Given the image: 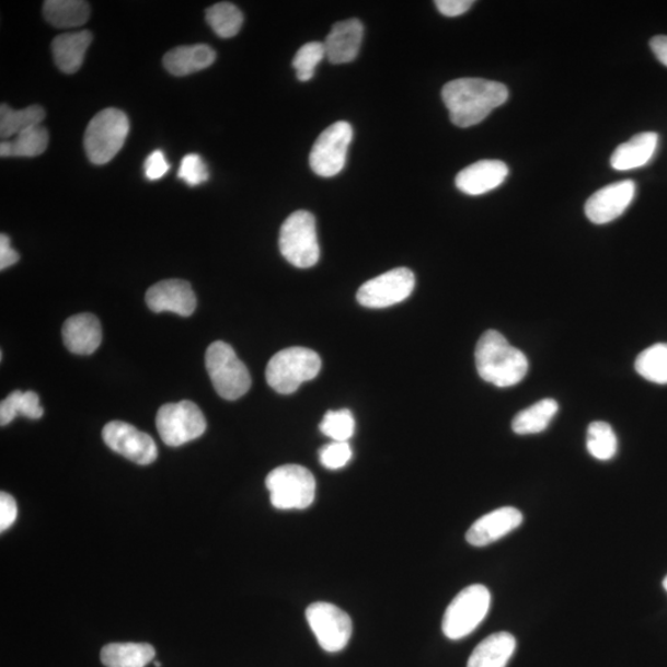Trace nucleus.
<instances>
[{
    "label": "nucleus",
    "mask_w": 667,
    "mask_h": 667,
    "mask_svg": "<svg viewBox=\"0 0 667 667\" xmlns=\"http://www.w3.org/2000/svg\"><path fill=\"white\" fill-rule=\"evenodd\" d=\"M442 101L450 120L459 128H470L485 120L493 110L508 101L504 83L483 79H459L444 85Z\"/></svg>",
    "instance_id": "nucleus-1"
},
{
    "label": "nucleus",
    "mask_w": 667,
    "mask_h": 667,
    "mask_svg": "<svg viewBox=\"0 0 667 667\" xmlns=\"http://www.w3.org/2000/svg\"><path fill=\"white\" fill-rule=\"evenodd\" d=\"M475 361L481 379L499 389L518 384L529 369L527 356L496 331H487L480 337Z\"/></svg>",
    "instance_id": "nucleus-2"
},
{
    "label": "nucleus",
    "mask_w": 667,
    "mask_h": 667,
    "mask_svg": "<svg viewBox=\"0 0 667 667\" xmlns=\"http://www.w3.org/2000/svg\"><path fill=\"white\" fill-rule=\"evenodd\" d=\"M322 369L319 355L307 347L278 352L266 367V380L277 393L292 394L304 382L315 379Z\"/></svg>",
    "instance_id": "nucleus-3"
},
{
    "label": "nucleus",
    "mask_w": 667,
    "mask_h": 667,
    "mask_svg": "<svg viewBox=\"0 0 667 667\" xmlns=\"http://www.w3.org/2000/svg\"><path fill=\"white\" fill-rule=\"evenodd\" d=\"M130 123L127 114L108 108L90 122L84 133L87 158L94 164H105L117 157L128 138Z\"/></svg>",
    "instance_id": "nucleus-4"
},
{
    "label": "nucleus",
    "mask_w": 667,
    "mask_h": 667,
    "mask_svg": "<svg viewBox=\"0 0 667 667\" xmlns=\"http://www.w3.org/2000/svg\"><path fill=\"white\" fill-rule=\"evenodd\" d=\"M206 367L212 387L221 399L237 401L249 392L251 376L248 367L229 344H210L206 353Z\"/></svg>",
    "instance_id": "nucleus-5"
},
{
    "label": "nucleus",
    "mask_w": 667,
    "mask_h": 667,
    "mask_svg": "<svg viewBox=\"0 0 667 667\" xmlns=\"http://www.w3.org/2000/svg\"><path fill=\"white\" fill-rule=\"evenodd\" d=\"M271 505L279 510L307 509L315 499L313 473L301 465H284L268 473Z\"/></svg>",
    "instance_id": "nucleus-6"
},
{
    "label": "nucleus",
    "mask_w": 667,
    "mask_h": 667,
    "mask_svg": "<svg viewBox=\"0 0 667 667\" xmlns=\"http://www.w3.org/2000/svg\"><path fill=\"white\" fill-rule=\"evenodd\" d=\"M279 250L288 263L298 268L317 265L321 248L312 212L298 210L285 220L279 231Z\"/></svg>",
    "instance_id": "nucleus-7"
},
{
    "label": "nucleus",
    "mask_w": 667,
    "mask_h": 667,
    "mask_svg": "<svg viewBox=\"0 0 667 667\" xmlns=\"http://www.w3.org/2000/svg\"><path fill=\"white\" fill-rule=\"evenodd\" d=\"M491 594L483 585H472L452 599L442 618V632L451 641L470 635L485 620Z\"/></svg>",
    "instance_id": "nucleus-8"
},
{
    "label": "nucleus",
    "mask_w": 667,
    "mask_h": 667,
    "mask_svg": "<svg viewBox=\"0 0 667 667\" xmlns=\"http://www.w3.org/2000/svg\"><path fill=\"white\" fill-rule=\"evenodd\" d=\"M157 428L162 441L177 448L206 433L205 414L196 403L181 401L162 405L157 415Z\"/></svg>",
    "instance_id": "nucleus-9"
},
{
    "label": "nucleus",
    "mask_w": 667,
    "mask_h": 667,
    "mask_svg": "<svg viewBox=\"0 0 667 667\" xmlns=\"http://www.w3.org/2000/svg\"><path fill=\"white\" fill-rule=\"evenodd\" d=\"M306 618L319 645L327 653L345 649L353 635L349 614L327 602H315L307 608Z\"/></svg>",
    "instance_id": "nucleus-10"
},
{
    "label": "nucleus",
    "mask_w": 667,
    "mask_h": 667,
    "mask_svg": "<svg viewBox=\"0 0 667 667\" xmlns=\"http://www.w3.org/2000/svg\"><path fill=\"white\" fill-rule=\"evenodd\" d=\"M353 137L352 125L346 122L334 123L319 135L309 157L315 175L329 179L343 171Z\"/></svg>",
    "instance_id": "nucleus-11"
},
{
    "label": "nucleus",
    "mask_w": 667,
    "mask_h": 667,
    "mask_svg": "<svg viewBox=\"0 0 667 667\" xmlns=\"http://www.w3.org/2000/svg\"><path fill=\"white\" fill-rule=\"evenodd\" d=\"M415 277L410 268L399 267L377 276L357 291V302L366 308L381 309L399 304L414 289Z\"/></svg>",
    "instance_id": "nucleus-12"
},
{
    "label": "nucleus",
    "mask_w": 667,
    "mask_h": 667,
    "mask_svg": "<svg viewBox=\"0 0 667 667\" xmlns=\"http://www.w3.org/2000/svg\"><path fill=\"white\" fill-rule=\"evenodd\" d=\"M102 437L106 447L138 465H150L158 459L157 442L129 423L110 422L103 428Z\"/></svg>",
    "instance_id": "nucleus-13"
},
{
    "label": "nucleus",
    "mask_w": 667,
    "mask_h": 667,
    "mask_svg": "<svg viewBox=\"0 0 667 667\" xmlns=\"http://www.w3.org/2000/svg\"><path fill=\"white\" fill-rule=\"evenodd\" d=\"M634 195L633 181L612 183L588 198L585 206L586 216L595 225H607L623 215L631 206Z\"/></svg>",
    "instance_id": "nucleus-14"
},
{
    "label": "nucleus",
    "mask_w": 667,
    "mask_h": 667,
    "mask_svg": "<svg viewBox=\"0 0 667 667\" xmlns=\"http://www.w3.org/2000/svg\"><path fill=\"white\" fill-rule=\"evenodd\" d=\"M147 304L154 313L171 312L189 317L196 311L197 298L191 285L183 279H164L149 288Z\"/></svg>",
    "instance_id": "nucleus-15"
},
{
    "label": "nucleus",
    "mask_w": 667,
    "mask_h": 667,
    "mask_svg": "<svg viewBox=\"0 0 667 667\" xmlns=\"http://www.w3.org/2000/svg\"><path fill=\"white\" fill-rule=\"evenodd\" d=\"M524 515L514 507H504L481 517L468 530V543L473 547H487L506 537L524 524Z\"/></svg>",
    "instance_id": "nucleus-16"
},
{
    "label": "nucleus",
    "mask_w": 667,
    "mask_h": 667,
    "mask_svg": "<svg viewBox=\"0 0 667 667\" xmlns=\"http://www.w3.org/2000/svg\"><path fill=\"white\" fill-rule=\"evenodd\" d=\"M508 173L509 170L505 162L482 160L460 171L456 185L465 195H485V193L499 187L506 181Z\"/></svg>",
    "instance_id": "nucleus-17"
},
{
    "label": "nucleus",
    "mask_w": 667,
    "mask_h": 667,
    "mask_svg": "<svg viewBox=\"0 0 667 667\" xmlns=\"http://www.w3.org/2000/svg\"><path fill=\"white\" fill-rule=\"evenodd\" d=\"M364 25L359 19L336 23L324 43L326 59L334 65L353 62L359 55Z\"/></svg>",
    "instance_id": "nucleus-18"
},
{
    "label": "nucleus",
    "mask_w": 667,
    "mask_h": 667,
    "mask_svg": "<svg viewBox=\"0 0 667 667\" xmlns=\"http://www.w3.org/2000/svg\"><path fill=\"white\" fill-rule=\"evenodd\" d=\"M62 337L67 349L77 355H91L102 343L100 319L91 313L76 314L65 322Z\"/></svg>",
    "instance_id": "nucleus-19"
},
{
    "label": "nucleus",
    "mask_w": 667,
    "mask_h": 667,
    "mask_svg": "<svg viewBox=\"0 0 667 667\" xmlns=\"http://www.w3.org/2000/svg\"><path fill=\"white\" fill-rule=\"evenodd\" d=\"M216 57V51L208 45L180 46L164 55L163 65L171 74L182 77L208 69Z\"/></svg>",
    "instance_id": "nucleus-20"
},
{
    "label": "nucleus",
    "mask_w": 667,
    "mask_h": 667,
    "mask_svg": "<svg viewBox=\"0 0 667 667\" xmlns=\"http://www.w3.org/2000/svg\"><path fill=\"white\" fill-rule=\"evenodd\" d=\"M92 38L89 31L66 33L54 38V60L61 72L72 74L81 69Z\"/></svg>",
    "instance_id": "nucleus-21"
},
{
    "label": "nucleus",
    "mask_w": 667,
    "mask_h": 667,
    "mask_svg": "<svg viewBox=\"0 0 667 667\" xmlns=\"http://www.w3.org/2000/svg\"><path fill=\"white\" fill-rule=\"evenodd\" d=\"M659 142L656 133L635 135L616 149L611 158L612 168L617 171H630L645 166L649 162Z\"/></svg>",
    "instance_id": "nucleus-22"
},
{
    "label": "nucleus",
    "mask_w": 667,
    "mask_h": 667,
    "mask_svg": "<svg viewBox=\"0 0 667 667\" xmlns=\"http://www.w3.org/2000/svg\"><path fill=\"white\" fill-rule=\"evenodd\" d=\"M516 646V637L510 633L492 634L472 652L468 667H506Z\"/></svg>",
    "instance_id": "nucleus-23"
},
{
    "label": "nucleus",
    "mask_w": 667,
    "mask_h": 667,
    "mask_svg": "<svg viewBox=\"0 0 667 667\" xmlns=\"http://www.w3.org/2000/svg\"><path fill=\"white\" fill-rule=\"evenodd\" d=\"M154 647L147 643H112L101 652L105 667H145L153 660Z\"/></svg>",
    "instance_id": "nucleus-24"
},
{
    "label": "nucleus",
    "mask_w": 667,
    "mask_h": 667,
    "mask_svg": "<svg viewBox=\"0 0 667 667\" xmlns=\"http://www.w3.org/2000/svg\"><path fill=\"white\" fill-rule=\"evenodd\" d=\"M90 4L82 0H47L44 3V16L57 28L81 26L89 21Z\"/></svg>",
    "instance_id": "nucleus-25"
},
{
    "label": "nucleus",
    "mask_w": 667,
    "mask_h": 667,
    "mask_svg": "<svg viewBox=\"0 0 667 667\" xmlns=\"http://www.w3.org/2000/svg\"><path fill=\"white\" fill-rule=\"evenodd\" d=\"M46 118L41 105H31L25 110L15 111L8 104L0 106V137L5 141L16 137L25 130L38 127Z\"/></svg>",
    "instance_id": "nucleus-26"
},
{
    "label": "nucleus",
    "mask_w": 667,
    "mask_h": 667,
    "mask_svg": "<svg viewBox=\"0 0 667 667\" xmlns=\"http://www.w3.org/2000/svg\"><path fill=\"white\" fill-rule=\"evenodd\" d=\"M559 411V404L554 400H541L530 407L520 411L514 422L511 429L518 435H530L544 432Z\"/></svg>",
    "instance_id": "nucleus-27"
},
{
    "label": "nucleus",
    "mask_w": 667,
    "mask_h": 667,
    "mask_svg": "<svg viewBox=\"0 0 667 667\" xmlns=\"http://www.w3.org/2000/svg\"><path fill=\"white\" fill-rule=\"evenodd\" d=\"M48 133L43 127L28 129L16 135L11 140L0 143V157L2 158H35L47 149Z\"/></svg>",
    "instance_id": "nucleus-28"
},
{
    "label": "nucleus",
    "mask_w": 667,
    "mask_h": 667,
    "mask_svg": "<svg viewBox=\"0 0 667 667\" xmlns=\"http://www.w3.org/2000/svg\"><path fill=\"white\" fill-rule=\"evenodd\" d=\"M18 415H23L28 419H41L44 415V410L41 405V399L33 391L22 392L14 391L0 403V424H11Z\"/></svg>",
    "instance_id": "nucleus-29"
},
{
    "label": "nucleus",
    "mask_w": 667,
    "mask_h": 667,
    "mask_svg": "<svg viewBox=\"0 0 667 667\" xmlns=\"http://www.w3.org/2000/svg\"><path fill=\"white\" fill-rule=\"evenodd\" d=\"M206 19L212 32L222 38L238 35L244 23V15L240 9L228 2L217 3L208 8Z\"/></svg>",
    "instance_id": "nucleus-30"
},
{
    "label": "nucleus",
    "mask_w": 667,
    "mask_h": 667,
    "mask_svg": "<svg viewBox=\"0 0 667 667\" xmlns=\"http://www.w3.org/2000/svg\"><path fill=\"white\" fill-rule=\"evenodd\" d=\"M635 370L647 381L667 384V344H655L642 352L636 357Z\"/></svg>",
    "instance_id": "nucleus-31"
},
{
    "label": "nucleus",
    "mask_w": 667,
    "mask_h": 667,
    "mask_svg": "<svg viewBox=\"0 0 667 667\" xmlns=\"http://www.w3.org/2000/svg\"><path fill=\"white\" fill-rule=\"evenodd\" d=\"M618 449L616 434L606 422H594L587 429V450L591 456L601 461L614 458Z\"/></svg>",
    "instance_id": "nucleus-32"
},
{
    "label": "nucleus",
    "mask_w": 667,
    "mask_h": 667,
    "mask_svg": "<svg viewBox=\"0 0 667 667\" xmlns=\"http://www.w3.org/2000/svg\"><path fill=\"white\" fill-rule=\"evenodd\" d=\"M319 428L333 441H349L355 433L354 415L349 410L329 411Z\"/></svg>",
    "instance_id": "nucleus-33"
},
{
    "label": "nucleus",
    "mask_w": 667,
    "mask_h": 667,
    "mask_svg": "<svg viewBox=\"0 0 667 667\" xmlns=\"http://www.w3.org/2000/svg\"><path fill=\"white\" fill-rule=\"evenodd\" d=\"M326 57L325 46L322 43H308L299 48L294 59L297 79L301 82L311 81L317 66Z\"/></svg>",
    "instance_id": "nucleus-34"
},
{
    "label": "nucleus",
    "mask_w": 667,
    "mask_h": 667,
    "mask_svg": "<svg viewBox=\"0 0 667 667\" xmlns=\"http://www.w3.org/2000/svg\"><path fill=\"white\" fill-rule=\"evenodd\" d=\"M353 459L349 441H332L319 450V460L327 470H341Z\"/></svg>",
    "instance_id": "nucleus-35"
},
{
    "label": "nucleus",
    "mask_w": 667,
    "mask_h": 667,
    "mask_svg": "<svg viewBox=\"0 0 667 667\" xmlns=\"http://www.w3.org/2000/svg\"><path fill=\"white\" fill-rule=\"evenodd\" d=\"M179 179L188 186L196 187L209 180V171L205 160L198 153H188L181 161Z\"/></svg>",
    "instance_id": "nucleus-36"
},
{
    "label": "nucleus",
    "mask_w": 667,
    "mask_h": 667,
    "mask_svg": "<svg viewBox=\"0 0 667 667\" xmlns=\"http://www.w3.org/2000/svg\"><path fill=\"white\" fill-rule=\"evenodd\" d=\"M143 171L145 177L149 181H158L168 175L170 163L166 160V157H164V153L157 150L151 152L148 159L145 160Z\"/></svg>",
    "instance_id": "nucleus-37"
},
{
    "label": "nucleus",
    "mask_w": 667,
    "mask_h": 667,
    "mask_svg": "<svg viewBox=\"0 0 667 667\" xmlns=\"http://www.w3.org/2000/svg\"><path fill=\"white\" fill-rule=\"evenodd\" d=\"M18 518L15 499L7 492L0 493V531L11 528Z\"/></svg>",
    "instance_id": "nucleus-38"
},
{
    "label": "nucleus",
    "mask_w": 667,
    "mask_h": 667,
    "mask_svg": "<svg viewBox=\"0 0 667 667\" xmlns=\"http://www.w3.org/2000/svg\"><path fill=\"white\" fill-rule=\"evenodd\" d=\"M438 11L445 16H459L470 11L472 0H437Z\"/></svg>",
    "instance_id": "nucleus-39"
},
{
    "label": "nucleus",
    "mask_w": 667,
    "mask_h": 667,
    "mask_svg": "<svg viewBox=\"0 0 667 667\" xmlns=\"http://www.w3.org/2000/svg\"><path fill=\"white\" fill-rule=\"evenodd\" d=\"M19 261V254L11 245V239L8 235H0V269L9 268L15 265Z\"/></svg>",
    "instance_id": "nucleus-40"
},
{
    "label": "nucleus",
    "mask_w": 667,
    "mask_h": 667,
    "mask_svg": "<svg viewBox=\"0 0 667 667\" xmlns=\"http://www.w3.org/2000/svg\"><path fill=\"white\" fill-rule=\"evenodd\" d=\"M651 47L657 60L667 67V36L659 35L652 38Z\"/></svg>",
    "instance_id": "nucleus-41"
},
{
    "label": "nucleus",
    "mask_w": 667,
    "mask_h": 667,
    "mask_svg": "<svg viewBox=\"0 0 667 667\" xmlns=\"http://www.w3.org/2000/svg\"><path fill=\"white\" fill-rule=\"evenodd\" d=\"M663 585H664V588H665V589H666V591H667V576L665 577Z\"/></svg>",
    "instance_id": "nucleus-42"
},
{
    "label": "nucleus",
    "mask_w": 667,
    "mask_h": 667,
    "mask_svg": "<svg viewBox=\"0 0 667 667\" xmlns=\"http://www.w3.org/2000/svg\"><path fill=\"white\" fill-rule=\"evenodd\" d=\"M153 664H154V666H157V667H161V664H160L159 662H154Z\"/></svg>",
    "instance_id": "nucleus-43"
}]
</instances>
